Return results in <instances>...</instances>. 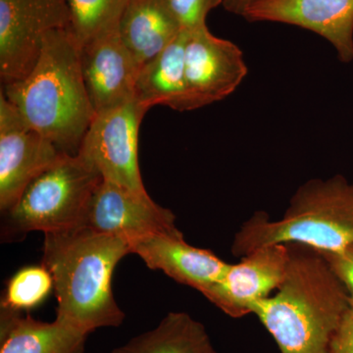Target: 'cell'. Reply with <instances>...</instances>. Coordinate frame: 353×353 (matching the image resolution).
<instances>
[{"mask_svg": "<svg viewBox=\"0 0 353 353\" xmlns=\"http://www.w3.org/2000/svg\"><path fill=\"white\" fill-rule=\"evenodd\" d=\"M260 0H224L223 6L228 12L236 14V15H245L246 10L253 4Z\"/></svg>", "mask_w": 353, "mask_h": 353, "instance_id": "cb8c5ba5", "label": "cell"}, {"mask_svg": "<svg viewBox=\"0 0 353 353\" xmlns=\"http://www.w3.org/2000/svg\"><path fill=\"white\" fill-rule=\"evenodd\" d=\"M81 61L95 113L134 101L141 66L123 43L118 27L81 48Z\"/></svg>", "mask_w": 353, "mask_h": 353, "instance_id": "7c38bea8", "label": "cell"}, {"mask_svg": "<svg viewBox=\"0 0 353 353\" xmlns=\"http://www.w3.org/2000/svg\"><path fill=\"white\" fill-rule=\"evenodd\" d=\"M211 347L202 323L185 312H170L154 329L134 336L112 353H205Z\"/></svg>", "mask_w": 353, "mask_h": 353, "instance_id": "ac0fdd59", "label": "cell"}, {"mask_svg": "<svg viewBox=\"0 0 353 353\" xmlns=\"http://www.w3.org/2000/svg\"><path fill=\"white\" fill-rule=\"evenodd\" d=\"M83 227L129 243L152 234L181 233L174 213L148 192L139 194L104 180L90 199Z\"/></svg>", "mask_w": 353, "mask_h": 353, "instance_id": "30bf717a", "label": "cell"}, {"mask_svg": "<svg viewBox=\"0 0 353 353\" xmlns=\"http://www.w3.org/2000/svg\"><path fill=\"white\" fill-rule=\"evenodd\" d=\"M205 353H217V352H216V350H214V348H213V347H211L210 348H209L208 352H206Z\"/></svg>", "mask_w": 353, "mask_h": 353, "instance_id": "d4e9b609", "label": "cell"}, {"mask_svg": "<svg viewBox=\"0 0 353 353\" xmlns=\"http://www.w3.org/2000/svg\"><path fill=\"white\" fill-rule=\"evenodd\" d=\"M248 71L236 44L217 38L208 27L188 32L185 74L189 111L226 99L243 83Z\"/></svg>", "mask_w": 353, "mask_h": 353, "instance_id": "9c48e42d", "label": "cell"}, {"mask_svg": "<svg viewBox=\"0 0 353 353\" xmlns=\"http://www.w3.org/2000/svg\"><path fill=\"white\" fill-rule=\"evenodd\" d=\"M188 32L182 31L157 57L141 67L136 83V99L150 109L168 106L189 111L185 74V50Z\"/></svg>", "mask_w": 353, "mask_h": 353, "instance_id": "2e32d148", "label": "cell"}, {"mask_svg": "<svg viewBox=\"0 0 353 353\" xmlns=\"http://www.w3.org/2000/svg\"><path fill=\"white\" fill-rule=\"evenodd\" d=\"M70 27L68 0H0V76L4 85L31 72L46 34Z\"/></svg>", "mask_w": 353, "mask_h": 353, "instance_id": "52a82bcc", "label": "cell"}, {"mask_svg": "<svg viewBox=\"0 0 353 353\" xmlns=\"http://www.w3.org/2000/svg\"><path fill=\"white\" fill-rule=\"evenodd\" d=\"M131 253L129 241L85 227L44 234L43 261L57 296V319L90 334L119 327L124 311L114 297L118 263Z\"/></svg>", "mask_w": 353, "mask_h": 353, "instance_id": "6da1fadb", "label": "cell"}, {"mask_svg": "<svg viewBox=\"0 0 353 353\" xmlns=\"http://www.w3.org/2000/svg\"><path fill=\"white\" fill-rule=\"evenodd\" d=\"M181 30L194 32L206 26L208 14L224 0H165Z\"/></svg>", "mask_w": 353, "mask_h": 353, "instance_id": "44dd1931", "label": "cell"}, {"mask_svg": "<svg viewBox=\"0 0 353 353\" xmlns=\"http://www.w3.org/2000/svg\"><path fill=\"white\" fill-rule=\"evenodd\" d=\"M130 245L131 253L141 257L148 268L162 271L201 294L217 282L229 266L211 250L189 245L182 232L152 234L130 241Z\"/></svg>", "mask_w": 353, "mask_h": 353, "instance_id": "5bb4252c", "label": "cell"}, {"mask_svg": "<svg viewBox=\"0 0 353 353\" xmlns=\"http://www.w3.org/2000/svg\"><path fill=\"white\" fill-rule=\"evenodd\" d=\"M4 97L26 122L69 154H77L94 117L83 79L81 48L71 30L46 34L31 72L6 83Z\"/></svg>", "mask_w": 353, "mask_h": 353, "instance_id": "3957f363", "label": "cell"}, {"mask_svg": "<svg viewBox=\"0 0 353 353\" xmlns=\"http://www.w3.org/2000/svg\"><path fill=\"white\" fill-rule=\"evenodd\" d=\"M290 256L282 285L253 305L281 353H328L347 311L350 296L321 253L289 245Z\"/></svg>", "mask_w": 353, "mask_h": 353, "instance_id": "7a4b0ae2", "label": "cell"}, {"mask_svg": "<svg viewBox=\"0 0 353 353\" xmlns=\"http://www.w3.org/2000/svg\"><path fill=\"white\" fill-rule=\"evenodd\" d=\"M299 245L319 253L353 245V183L343 176L312 179L296 190L281 219L257 211L234 234L231 252L243 257L265 245Z\"/></svg>", "mask_w": 353, "mask_h": 353, "instance_id": "277c9868", "label": "cell"}, {"mask_svg": "<svg viewBox=\"0 0 353 353\" xmlns=\"http://www.w3.org/2000/svg\"><path fill=\"white\" fill-rule=\"evenodd\" d=\"M321 254L345 285L350 296V306H353V245L340 252Z\"/></svg>", "mask_w": 353, "mask_h": 353, "instance_id": "7402d4cb", "label": "cell"}, {"mask_svg": "<svg viewBox=\"0 0 353 353\" xmlns=\"http://www.w3.org/2000/svg\"><path fill=\"white\" fill-rule=\"evenodd\" d=\"M290 256V245L284 243L257 248L239 263L229 264L219 280L201 294L230 317L252 314L253 305L282 285Z\"/></svg>", "mask_w": 353, "mask_h": 353, "instance_id": "8fae6325", "label": "cell"}, {"mask_svg": "<svg viewBox=\"0 0 353 353\" xmlns=\"http://www.w3.org/2000/svg\"><path fill=\"white\" fill-rule=\"evenodd\" d=\"M118 31L141 66L169 46L182 32L165 0H129Z\"/></svg>", "mask_w": 353, "mask_h": 353, "instance_id": "e0dca14e", "label": "cell"}, {"mask_svg": "<svg viewBox=\"0 0 353 353\" xmlns=\"http://www.w3.org/2000/svg\"><path fill=\"white\" fill-rule=\"evenodd\" d=\"M50 139L32 129L0 94V209L6 213L30 183L61 157Z\"/></svg>", "mask_w": 353, "mask_h": 353, "instance_id": "ba28073f", "label": "cell"}, {"mask_svg": "<svg viewBox=\"0 0 353 353\" xmlns=\"http://www.w3.org/2000/svg\"><path fill=\"white\" fill-rule=\"evenodd\" d=\"M148 111L134 99L95 113L78 150L104 181L139 194L148 192L139 163V128Z\"/></svg>", "mask_w": 353, "mask_h": 353, "instance_id": "8992f818", "label": "cell"}, {"mask_svg": "<svg viewBox=\"0 0 353 353\" xmlns=\"http://www.w3.org/2000/svg\"><path fill=\"white\" fill-rule=\"evenodd\" d=\"M1 309L0 353H85L88 334L55 319L43 322Z\"/></svg>", "mask_w": 353, "mask_h": 353, "instance_id": "9a60e30c", "label": "cell"}, {"mask_svg": "<svg viewBox=\"0 0 353 353\" xmlns=\"http://www.w3.org/2000/svg\"><path fill=\"white\" fill-rule=\"evenodd\" d=\"M243 17L314 32L331 43L341 62L353 60V0H260Z\"/></svg>", "mask_w": 353, "mask_h": 353, "instance_id": "4fadbf2b", "label": "cell"}, {"mask_svg": "<svg viewBox=\"0 0 353 353\" xmlns=\"http://www.w3.org/2000/svg\"><path fill=\"white\" fill-rule=\"evenodd\" d=\"M102 181L101 174L78 153H63L7 211L6 231L25 236L30 232L59 233L83 227L88 204Z\"/></svg>", "mask_w": 353, "mask_h": 353, "instance_id": "5b68a950", "label": "cell"}, {"mask_svg": "<svg viewBox=\"0 0 353 353\" xmlns=\"http://www.w3.org/2000/svg\"><path fill=\"white\" fill-rule=\"evenodd\" d=\"M129 0H68L71 30L80 48L119 25Z\"/></svg>", "mask_w": 353, "mask_h": 353, "instance_id": "d6986e66", "label": "cell"}, {"mask_svg": "<svg viewBox=\"0 0 353 353\" xmlns=\"http://www.w3.org/2000/svg\"><path fill=\"white\" fill-rule=\"evenodd\" d=\"M328 353H353V306L343 316L332 338Z\"/></svg>", "mask_w": 353, "mask_h": 353, "instance_id": "603a6c76", "label": "cell"}, {"mask_svg": "<svg viewBox=\"0 0 353 353\" xmlns=\"http://www.w3.org/2000/svg\"><path fill=\"white\" fill-rule=\"evenodd\" d=\"M53 290L52 276L43 264L26 266L7 283L1 309L16 312L31 310L41 305Z\"/></svg>", "mask_w": 353, "mask_h": 353, "instance_id": "ffe728a7", "label": "cell"}]
</instances>
